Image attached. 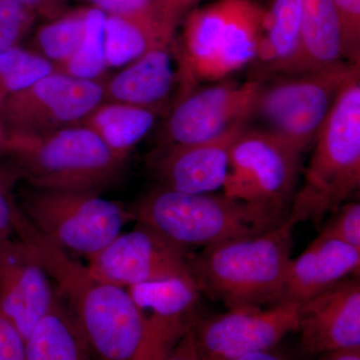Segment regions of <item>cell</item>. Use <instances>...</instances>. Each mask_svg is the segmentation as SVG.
Returning a JSON list of instances; mask_svg holds the SVG:
<instances>
[{
  "instance_id": "cell-1",
  "label": "cell",
  "mask_w": 360,
  "mask_h": 360,
  "mask_svg": "<svg viewBox=\"0 0 360 360\" xmlns=\"http://www.w3.org/2000/svg\"><path fill=\"white\" fill-rule=\"evenodd\" d=\"M18 238L32 246L44 264L75 319L90 360L136 359L141 321L129 290L97 278L86 264L37 233L25 217Z\"/></svg>"
},
{
  "instance_id": "cell-2",
  "label": "cell",
  "mask_w": 360,
  "mask_h": 360,
  "mask_svg": "<svg viewBox=\"0 0 360 360\" xmlns=\"http://www.w3.org/2000/svg\"><path fill=\"white\" fill-rule=\"evenodd\" d=\"M295 225L288 219L264 233L191 253V277L201 295L229 309L279 302L291 260Z\"/></svg>"
},
{
  "instance_id": "cell-3",
  "label": "cell",
  "mask_w": 360,
  "mask_h": 360,
  "mask_svg": "<svg viewBox=\"0 0 360 360\" xmlns=\"http://www.w3.org/2000/svg\"><path fill=\"white\" fill-rule=\"evenodd\" d=\"M264 11L255 0H214L189 11L174 47L177 99L201 82L224 80L255 60Z\"/></svg>"
},
{
  "instance_id": "cell-4",
  "label": "cell",
  "mask_w": 360,
  "mask_h": 360,
  "mask_svg": "<svg viewBox=\"0 0 360 360\" xmlns=\"http://www.w3.org/2000/svg\"><path fill=\"white\" fill-rule=\"evenodd\" d=\"M131 217L189 250L257 236L283 224L288 213L222 193H186L158 186Z\"/></svg>"
},
{
  "instance_id": "cell-5",
  "label": "cell",
  "mask_w": 360,
  "mask_h": 360,
  "mask_svg": "<svg viewBox=\"0 0 360 360\" xmlns=\"http://www.w3.org/2000/svg\"><path fill=\"white\" fill-rule=\"evenodd\" d=\"M288 221L319 226L360 186V70L343 85L314 143Z\"/></svg>"
},
{
  "instance_id": "cell-6",
  "label": "cell",
  "mask_w": 360,
  "mask_h": 360,
  "mask_svg": "<svg viewBox=\"0 0 360 360\" xmlns=\"http://www.w3.org/2000/svg\"><path fill=\"white\" fill-rule=\"evenodd\" d=\"M4 153L28 186L46 191L99 193L127 162L82 124L41 134L8 131Z\"/></svg>"
},
{
  "instance_id": "cell-7",
  "label": "cell",
  "mask_w": 360,
  "mask_h": 360,
  "mask_svg": "<svg viewBox=\"0 0 360 360\" xmlns=\"http://www.w3.org/2000/svg\"><path fill=\"white\" fill-rule=\"evenodd\" d=\"M21 210L34 231L68 255L85 259L122 233L131 217L120 203L89 191L21 189Z\"/></svg>"
},
{
  "instance_id": "cell-8",
  "label": "cell",
  "mask_w": 360,
  "mask_h": 360,
  "mask_svg": "<svg viewBox=\"0 0 360 360\" xmlns=\"http://www.w3.org/2000/svg\"><path fill=\"white\" fill-rule=\"evenodd\" d=\"M360 65L343 63L314 72L284 77L262 87L255 112L269 132L303 153L314 146L338 94Z\"/></svg>"
},
{
  "instance_id": "cell-9",
  "label": "cell",
  "mask_w": 360,
  "mask_h": 360,
  "mask_svg": "<svg viewBox=\"0 0 360 360\" xmlns=\"http://www.w3.org/2000/svg\"><path fill=\"white\" fill-rule=\"evenodd\" d=\"M302 155L269 131L243 130L232 146L222 193L290 212Z\"/></svg>"
},
{
  "instance_id": "cell-10",
  "label": "cell",
  "mask_w": 360,
  "mask_h": 360,
  "mask_svg": "<svg viewBox=\"0 0 360 360\" xmlns=\"http://www.w3.org/2000/svg\"><path fill=\"white\" fill-rule=\"evenodd\" d=\"M103 101V80L80 79L56 70L7 97L0 122L9 132L46 134L82 124Z\"/></svg>"
},
{
  "instance_id": "cell-11",
  "label": "cell",
  "mask_w": 360,
  "mask_h": 360,
  "mask_svg": "<svg viewBox=\"0 0 360 360\" xmlns=\"http://www.w3.org/2000/svg\"><path fill=\"white\" fill-rule=\"evenodd\" d=\"M300 304L281 302L267 307H245L225 314L198 317L193 335L201 360H236L274 349L297 331Z\"/></svg>"
},
{
  "instance_id": "cell-12",
  "label": "cell",
  "mask_w": 360,
  "mask_h": 360,
  "mask_svg": "<svg viewBox=\"0 0 360 360\" xmlns=\"http://www.w3.org/2000/svg\"><path fill=\"white\" fill-rule=\"evenodd\" d=\"M191 255L160 232L137 224L87 259L86 265L97 278L123 288L172 279L194 283Z\"/></svg>"
},
{
  "instance_id": "cell-13",
  "label": "cell",
  "mask_w": 360,
  "mask_h": 360,
  "mask_svg": "<svg viewBox=\"0 0 360 360\" xmlns=\"http://www.w3.org/2000/svg\"><path fill=\"white\" fill-rule=\"evenodd\" d=\"M262 80L221 82L195 89L181 97L165 124V146H182L214 139L255 113Z\"/></svg>"
},
{
  "instance_id": "cell-14",
  "label": "cell",
  "mask_w": 360,
  "mask_h": 360,
  "mask_svg": "<svg viewBox=\"0 0 360 360\" xmlns=\"http://www.w3.org/2000/svg\"><path fill=\"white\" fill-rule=\"evenodd\" d=\"M141 316L142 338L135 360H165L200 316L201 293L184 279L127 288Z\"/></svg>"
},
{
  "instance_id": "cell-15",
  "label": "cell",
  "mask_w": 360,
  "mask_h": 360,
  "mask_svg": "<svg viewBox=\"0 0 360 360\" xmlns=\"http://www.w3.org/2000/svg\"><path fill=\"white\" fill-rule=\"evenodd\" d=\"M54 284L32 246L18 236L0 241V314L26 340L56 302Z\"/></svg>"
},
{
  "instance_id": "cell-16",
  "label": "cell",
  "mask_w": 360,
  "mask_h": 360,
  "mask_svg": "<svg viewBox=\"0 0 360 360\" xmlns=\"http://www.w3.org/2000/svg\"><path fill=\"white\" fill-rule=\"evenodd\" d=\"M297 331L309 355L360 347V281L342 279L300 304Z\"/></svg>"
},
{
  "instance_id": "cell-17",
  "label": "cell",
  "mask_w": 360,
  "mask_h": 360,
  "mask_svg": "<svg viewBox=\"0 0 360 360\" xmlns=\"http://www.w3.org/2000/svg\"><path fill=\"white\" fill-rule=\"evenodd\" d=\"M245 123L195 143L165 146L153 167L160 186L186 193H212L224 188L234 141Z\"/></svg>"
},
{
  "instance_id": "cell-18",
  "label": "cell",
  "mask_w": 360,
  "mask_h": 360,
  "mask_svg": "<svg viewBox=\"0 0 360 360\" xmlns=\"http://www.w3.org/2000/svg\"><path fill=\"white\" fill-rule=\"evenodd\" d=\"M359 267V248L319 233L297 257L291 258L279 302L300 304L356 276Z\"/></svg>"
},
{
  "instance_id": "cell-19",
  "label": "cell",
  "mask_w": 360,
  "mask_h": 360,
  "mask_svg": "<svg viewBox=\"0 0 360 360\" xmlns=\"http://www.w3.org/2000/svg\"><path fill=\"white\" fill-rule=\"evenodd\" d=\"M174 47L155 45L104 79V101L160 110L179 85Z\"/></svg>"
},
{
  "instance_id": "cell-20",
  "label": "cell",
  "mask_w": 360,
  "mask_h": 360,
  "mask_svg": "<svg viewBox=\"0 0 360 360\" xmlns=\"http://www.w3.org/2000/svg\"><path fill=\"white\" fill-rule=\"evenodd\" d=\"M348 63L345 30L333 0H302L300 46L288 77Z\"/></svg>"
},
{
  "instance_id": "cell-21",
  "label": "cell",
  "mask_w": 360,
  "mask_h": 360,
  "mask_svg": "<svg viewBox=\"0 0 360 360\" xmlns=\"http://www.w3.org/2000/svg\"><path fill=\"white\" fill-rule=\"evenodd\" d=\"M302 0H272L265 9L257 58L266 73L290 75L300 46Z\"/></svg>"
},
{
  "instance_id": "cell-22",
  "label": "cell",
  "mask_w": 360,
  "mask_h": 360,
  "mask_svg": "<svg viewBox=\"0 0 360 360\" xmlns=\"http://www.w3.org/2000/svg\"><path fill=\"white\" fill-rule=\"evenodd\" d=\"M158 111L103 101L82 124L91 129L115 155L127 160L130 153L153 129Z\"/></svg>"
},
{
  "instance_id": "cell-23",
  "label": "cell",
  "mask_w": 360,
  "mask_h": 360,
  "mask_svg": "<svg viewBox=\"0 0 360 360\" xmlns=\"http://www.w3.org/2000/svg\"><path fill=\"white\" fill-rule=\"evenodd\" d=\"M25 360H90L75 319L58 295L25 340Z\"/></svg>"
},
{
  "instance_id": "cell-24",
  "label": "cell",
  "mask_w": 360,
  "mask_h": 360,
  "mask_svg": "<svg viewBox=\"0 0 360 360\" xmlns=\"http://www.w3.org/2000/svg\"><path fill=\"white\" fill-rule=\"evenodd\" d=\"M176 34L160 21L106 15L105 54L108 68H124L151 47L174 44Z\"/></svg>"
},
{
  "instance_id": "cell-25",
  "label": "cell",
  "mask_w": 360,
  "mask_h": 360,
  "mask_svg": "<svg viewBox=\"0 0 360 360\" xmlns=\"http://www.w3.org/2000/svg\"><path fill=\"white\" fill-rule=\"evenodd\" d=\"M89 7L65 11L40 26L35 33V51L58 68L79 49L87 30Z\"/></svg>"
},
{
  "instance_id": "cell-26",
  "label": "cell",
  "mask_w": 360,
  "mask_h": 360,
  "mask_svg": "<svg viewBox=\"0 0 360 360\" xmlns=\"http://www.w3.org/2000/svg\"><path fill=\"white\" fill-rule=\"evenodd\" d=\"M106 14L89 6L87 30L84 42L77 53L56 70L80 79L103 82L101 78L110 70L106 60L105 32Z\"/></svg>"
},
{
  "instance_id": "cell-27",
  "label": "cell",
  "mask_w": 360,
  "mask_h": 360,
  "mask_svg": "<svg viewBox=\"0 0 360 360\" xmlns=\"http://www.w3.org/2000/svg\"><path fill=\"white\" fill-rule=\"evenodd\" d=\"M56 70L51 61L20 45L0 51V94L7 98Z\"/></svg>"
},
{
  "instance_id": "cell-28",
  "label": "cell",
  "mask_w": 360,
  "mask_h": 360,
  "mask_svg": "<svg viewBox=\"0 0 360 360\" xmlns=\"http://www.w3.org/2000/svg\"><path fill=\"white\" fill-rule=\"evenodd\" d=\"M90 7L106 15L155 20L169 27H176L186 14L182 0H86Z\"/></svg>"
},
{
  "instance_id": "cell-29",
  "label": "cell",
  "mask_w": 360,
  "mask_h": 360,
  "mask_svg": "<svg viewBox=\"0 0 360 360\" xmlns=\"http://www.w3.org/2000/svg\"><path fill=\"white\" fill-rule=\"evenodd\" d=\"M37 14L11 0H0V51L18 46L32 30Z\"/></svg>"
},
{
  "instance_id": "cell-30",
  "label": "cell",
  "mask_w": 360,
  "mask_h": 360,
  "mask_svg": "<svg viewBox=\"0 0 360 360\" xmlns=\"http://www.w3.org/2000/svg\"><path fill=\"white\" fill-rule=\"evenodd\" d=\"M20 179L13 162L9 167H0V241L15 238L23 217L13 194L14 184Z\"/></svg>"
},
{
  "instance_id": "cell-31",
  "label": "cell",
  "mask_w": 360,
  "mask_h": 360,
  "mask_svg": "<svg viewBox=\"0 0 360 360\" xmlns=\"http://www.w3.org/2000/svg\"><path fill=\"white\" fill-rule=\"evenodd\" d=\"M330 215L322 227L321 234L360 250L359 201L343 203Z\"/></svg>"
},
{
  "instance_id": "cell-32",
  "label": "cell",
  "mask_w": 360,
  "mask_h": 360,
  "mask_svg": "<svg viewBox=\"0 0 360 360\" xmlns=\"http://www.w3.org/2000/svg\"><path fill=\"white\" fill-rule=\"evenodd\" d=\"M345 30V56L348 63H360V0H333Z\"/></svg>"
},
{
  "instance_id": "cell-33",
  "label": "cell",
  "mask_w": 360,
  "mask_h": 360,
  "mask_svg": "<svg viewBox=\"0 0 360 360\" xmlns=\"http://www.w3.org/2000/svg\"><path fill=\"white\" fill-rule=\"evenodd\" d=\"M30 9L37 15L44 16L49 20L65 13L66 4L70 0H11Z\"/></svg>"
},
{
  "instance_id": "cell-34",
  "label": "cell",
  "mask_w": 360,
  "mask_h": 360,
  "mask_svg": "<svg viewBox=\"0 0 360 360\" xmlns=\"http://www.w3.org/2000/svg\"><path fill=\"white\" fill-rule=\"evenodd\" d=\"M165 360H201L198 348L195 347V342H194L193 331H189L182 338Z\"/></svg>"
},
{
  "instance_id": "cell-35",
  "label": "cell",
  "mask_w": 360,
  "mask_h": 360,
  "mask_svg": "<svg viewBox=\"0 0 360 360\" xmlns=\"http://www.w3.org/2000/svg\"><path fill=\"white\" fill-rule=\"evenodd\" d=\"M317 356V360H360V347L341 348Z\"/></svg>"
},
{
  "instance_id": "cell-36",
  "label": "cell",
  "mask_w": 360,
  "mask_h": 360,
  "mask_svg": "<svg viewBox=\"0 0 360 360\" xmlns=\"http://www.w3.org/2000/svg\"><path fill=\"white\" fill-rule=\"evenodd\" d=\"M236 360H290L283 354H276L274 349L264 350V352H255L245 355Z\"/></svg>"
},
{
  "instance_id": "cell-37",
  "label": "cell",
  "mask_w": 360,
  "mask_h": 360,
  "mask_svg": "<svg viewBox=\"0 0 360 360\" xmlns=\"http://www.w3.org/2000/svg\"><path fill=\"white\" fill-rule=\"evenodd\" d=\"M7 139H8V130L0 122V155L6 151Z\"/></svg>"
},
{
  "instance_id": "cell-38",
  "label": "cell",
  "mask_w": 360,
  "mask_h": 360,
  "mask_svg": "<svg viewBox=\"0 0 360 360\" xmlns=\"http://www.w3.org/2000/svg\"><path fill=\"white\" fill-rule=\"evenodd\" d=\"M6 97L4 96H2L1 94H0V111H1L2 106H4V101H6Z\"/></svg>"
}]
</instances>
